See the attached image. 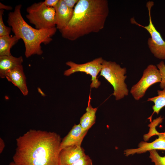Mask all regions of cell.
I'll list each match as a JSON object with an SVG mask.
<instances>
[{
	"mask_svg": "<svg viewBox=\"0 0 165 165\" xmlns=\"http://www.w3.org/2000/svg\"><path fill=\"white\" fill-rule=\"evenodd\" d=\"M156 66L159 70L161 76V81L160 83V88H165V64L163 61H161L157 64Z\"/></svg>",
	"mask_w": 165,
	"mask_h": 165,
	"instance_id": "44dd1931",
	"label": "cell"
},
{
	"mask_svg": "<svg viewBox=\"0 0 165 165\" xmlns=\"http://www.w3.org/2000/svg\"><path fill=\"white\" fill-rule=\"evenodd\" d=\"M88 131L84 130L79 123L75 124L68 134L62 140L61 150L72 145L81 146L82 141Z\"/></svg>",
	"mask_w": 165,
	"mask_h": 165,
	"instance_id": "7c38bea8",
	"label": "cell"
},
{
	"mask_svg": "<svg viewBox=\"0 0 165 165\" xmlns=\"http://www.w3.org/2000/svg\"><path fill=\"white\" fill-rule=\"evenodd\" d=\"M9 165H19L15 163L13 161L10 162L9 164Z\"/></svg>",
	"mask_w": 165,
	"mask_h": 165,
	"instance_id": "4316f807",
	"label": "cell"
},
{
	"mask_svg": "<svg viewBox=\"0 0 165 165\" xmlns=\"http://www.w3.org/2000/svg\"><path fill=\"white\" fill-rule=\"evenodd\" d=\"M161 134L163 136L165 137V132L164 133H161Z\"/></svg>",
	"mask_w": 165,
	"mask_h": 165,
	"instance_id": "83f0119b",
	"label": "cell"
},
{
	"mask_svg": "<svg viewBox=\"0 0 165 165\" xmlns=\"http://www.w3.org/2000/svg\"><path fill=\"white\" fill-rule=\"evenodd\" d=\"M109 12L107 0H79L71 20L59 31L63 38L72 41L98 32L104 28Z\"/></svg>",
	"mask_w": 165,
	"mask_h": 165,
	"instance_id": "7a4b0ae2",
	"label": "cell"
},
{
	"mask_svg": "<svg viewBox=\"0 0 165 165\" xmlns=\"http://www.w3.org/2000/svg\"><path fill=\"white\" fill-rule=\"evenodd\" d=\"M0 9H5L7 10H11L12 9V7L10 6H6L0 2Z\"/></svg>",
	"mask_w": 165,
	"mask_h": 165,
	"instance_id": "d4e9b609",
	"label": "cell"
},
{
	"mask_svg": "<svg viewBox=\"0 0 165 165\" xmlns=\"http://www.w3.org/2000/svg\"><path fill=\"white\" fill-rule=\"evenodd\" d=\"M22 6H15L14 10L8 14L7 22L14 35L23 41L25 47V55L27 58L32 55H42L43 51L41 44H47L53 39L51 37L56 33V27L48 29H38L29 25L23 18L21 13Z\"/></svg>",
	"mask_w": 165,
	"mask_h": 165,
	"instance_id": "3957f363",
	"label": "cell"
},
{
	"mask_svg": "<svg viewBox=\"0 0 165 165\" xmlns=\"http://www.w3.org/2000/svg\"><path fill=\"white\" fill-rule=\"evenodd\" d=\"M5 146V143L3 140L0 138V153L2 152Z\"/></svg>",
	"mask_w": 165,
	"mask_h": 165,
	"instance_id": "484cf974",
	"label": "cell"
},
{
	"mask_svg": "<svg viewBox=\"0 0 165 165\" xmlns=\"http://www.w3.org/2000/svg\"><path fill=\"white\" fill-rule=\"evenodd\" d=\"M161 81L160 73L157 66L149 64L144 70L141 79L131 87L130 93L135 100H139L144 96L151 86Z\"/></svg>",
	"mask_w": 165,
	"mask_h": 165,
	"instance_id": "ba28073f",
	"label": "cell"
},
{
	"mask_svg": "<svg viewBox=\"0 0 165 165\" xmlns=\"http://www.w3.org/2000/svg\"><path fill=\"white\" fill-rule=\"evenodd\" d=\"M23 60L20 56L16 57L12 55L0 56V77L5 78L6 73L16 67L22 65Z\"/></svg>",
	"mask_w": 165,
	"mask_h": 165,
	"instance_id": "5bb4252c",
	"label": "cell"
},
{
	"mask_svg": "<svg viewBox=\"0 0 165 165\" xmlns=\"http://www.w3.org/2000/svg\"><path fill=\"white\" fill-rule=\"evenodd\" d=\"M3 9L0 10V37L9 35L12 30L11 28L5 25L3 20Z\"/></svg>",
	"mask_w": 165,
	"mask_h": 165,
	"instance_id": "ffe728a7",
	"label": "cell"
},
{
	"mask_svg": "<svg viewBox=\"0 0 165 165\" xmlns=\"http://www.w3.org/2000/svg\"><path fill=\"white\" fill-rule=\"evenodd\" d=\"M90 95L86 112L80 118V123L82 128L85 130H88L94 124L96 121V114L98 108H93L90 103Z\"/></svg>",
	"mask_w": 165,
	"mask_h": 165,
	"instance_id": "9a60e30c",
	"label": "cell"
},
{
	"mask_svg": "<svg viewBox=\"0 0 165 165\" xmlns=\"http://www.w3.org/2000/svg\"><path fill=\"white\" fill-rule=\"evenodd\" d=\"M103 60L102 57H100L82 64H77L72 61H68L66 64L70 68L65 71L64 74L68 76L77 72H85L91 76L90 87L97 88L101 84L100 82L97 78V75L102 69Z\"/></svg>",
	"mask_w": 165,
	"mask_h": 165,
	"instance_id": "52a82bcc",
	"label": "cell"
},
{
	"mask_svg": "<svg viewBox=\"0 0 165 165\" xmlns=\"http://www.w3.org/2000/svg\"><path fill=\"white\" fill-rule=\"evenodd\" d=\"M149 158L154 165H165V156H160L156 150L149 151Z\"/></svg>",
	"mask_w": 165,
	"mask_h": 165,
	"instance_id": "d6986e66",
	"label": "cell"
},
{
	"mask_svg": "<svg viewBox=\"0 0 165 165\" xmlns=\"http://www.w3.org/2000/svg\"><path fill=\"white\" fill-rule=\"evenodd\" d=\"M5 78L17 87L24 95H28V91L22 65L7 72L5 75Z\"/></svg>",
	"mask_w": 165,
	"mask_h": 165,
	"instance_id": "8fae6325",
	"label": "cell"
},
{
	"mask_svg": "<svg viewBox=\"0 0 165 165\" xmlns=\"http://www.w3.org/2000/svg\"><path fill=\"white\" fill-rule=\"evenodd\" d=\"M59 0H45L43 1L44 4L47 6L54 8L58 4Z\"/></svg>",
	"mask_w": 165,
	"mask_h": 165,
	"instance_id": "603a6c76",
	"label": "cell"
},
{
	"mask_svg": "<svg viewBox=\"0 0 165 165\" xmlns=\"http://www.w3.org/2000/svg\"><path fill=\"white\" fill-rule=\"evenodd\" d=\"M158 95L148 99V101H152L154 104L152 108L153 113L158 114L160 110L165 106V88L157 90Z\"/></svg>",
	"mask_w": 165,
	"mask_h": 165,
	"instance_id": "e0dca14e",
	"label": "cell"
},
{
	"mask_svg": "<svg viewBox=\"0 0 165 165\" xmlns=\"http://www.w3.org/2000/svg\"><path fill=\"white\" fill-rule=\"evenodd\" d=\"M26 16L29 22L38 29H48L56 27L54 8L46 6L43 2L35 3L26 9Z\"/></svg>",
	"mask_w": 165,
	"mask_h": 165,
	"instance_id": "5b68a950",
	"label": "cell"
},
{
	"mask_svg": "<svg viewBox=\"0 0 165 165\" xmlns=\"http://www.w3.org/2000/svg\"><path fill=\"white\" fill-rule=\"evenodd\" d=\"M66 6L69 8L73 9L79 0H63Z\"/></svg>",
	"mask_w": 165,
	"mask_h": 165,
	"instance_id": "cb8c5ba5",
	"label": "cell"
},
{
	"mask_svg": "<svg viewBox=\"0 0 165 165\" xmlns=\"http://www.w3.org/2000/svg\"><path fill=\"white\" fill-rule=\"evenodd\" d=\"M154 2L149 1L146 6L148 10L149 16V24L144 26L137 23L134 18H131V23L137 25L145 29L149 33L151 37L148 38L147 43L148 47L154 56L159 59H165V41L163 39L160 33L152 23L151 16V9L154 5Z\"/></svg>",
	"mask_w": 165,
	"mask_h": 165,
	"instance_id": "8992f818",
	"label": "cell"
},
{
	"mask_svg": "<svg viewBox=\"0 0 165 165\" xmlns=\"http://www.w3.org/2000/svg\"><path fill=\"white\" fill-rule=\"evenodd\" d=\"M84 149L81 146L72 145L66 147L61 150V165H70L85 155Z\"/></svg>",
	"mask_w": 165,
	"mask_h": 165,
	"instance_id": "4fadbf2b",
	"label": "cell"
},
{
	"mask_svg": "<svg viewBox=\"0 0 165 165\" xmlns=\"http://www.w3.org/2000/svg\"><path fill=\"white\" fill-rule=\"evenodd\" d=\"M54 8L56 13V27L57 29L60 31L64 28L71 20L74 9L68 7L63 0H59Z\"/></svg>",
	"mask_w": 165,
	"mask_h": 165,
	"instance_id": "30bf717a",
	"label": "cell"
},
{
	"mask_svg": "<svg viewBox=\"0 0 165 165\" xmlns=\"http://www.w3.org/2000/svg\"><path fill=\"white\" fill-rule=\"evenodd\" d=\"M163 119V118L160 116L153 120L152 123L150 124L151 126L149 132L148 134L144 135V138L145 141L148 140L151 136L155 135H158L159 133L156 130V127L162 123Z\"/></svg>",
	"mask_w": 165,
	"mask_h": 165,
	"instance_id": "ac0fdd59",
	"label": "cell"
},
{
	"mask_svg": "<svg viewBox=\"0 0 165 165\" xmlns=\"http://www.w3.org/2000/svg\"><path fill=\"white\" fill-rule=\"evenodd\" d=\"M20 39L15 35L0 37V56L12 55L11 49Z\"/></svg>",
	"mask_w": 165,
	"mask_h": 165,
	"instance_id": "2e32d148",
	"label": "cell"
},
{
	"mask_svg": "<svg viewBox=\"0 0 165 165\" xmlns=\"http://www.w3.org/2000/svg\"><path fill=\"white\" fill-rule=\"evenodd\" d=\"M70 165H93L90 157L86 154L79 160Z\"/></svg>",
	"mask_w": 165,
	"mask_h": 165,
	"instance_id": "7402d4cb",
	"label": "cell"
},
{
	"mask_svg": "<svg viewBox=\"0 0 165 165\" xmlns=\"http://www.w3.org/2000/svg\"><path fill=\"white\" fill-rule=\"evenodd\" d=\"M100 76H103L113 86L112 94L116 100H120L128 95L129 90L125 82L127 76L126 68L121 67L115 62L104 60Z\"/></svg>",
	"mask_w": 165,
	"mask_h": 165,
	"instance_id": "277c9868",
	"label": "cell"
},
{
	"mask_svg": "<svg viewBox=\"0 0 165 165\" xmlns=\"http://www.w3.org/2000/svg\"><path fill=\"white\" fill-rule=\"evenodd\" d=\"M61 140L55 132L30 129L16 139L13 161L19 165H61Z\"/></svg>",
	"mask_w": 165,
	"mask_h": 165,
	"instance_id": "6da1fadb",
	"label": "cell"
},
{
	"mask_svg": "<svg viewBox=\"0 0 165 165\" xmlns=\"http://www.w3.org/2000/svg\"><path fill=\"white\" fill-rule=\"evenodd\" d=\"M158 135V138L151 143L142 141L139 144L138 148L125 150L124 154L127 156L135 153L141 154L152 150H165V137L160 133Z\"/></svg>",
	"mask_w": 165,
	"mask_h": 165,
	"instance_id": "9c48e42d",
	"label": "cell"
}]
</instances>
